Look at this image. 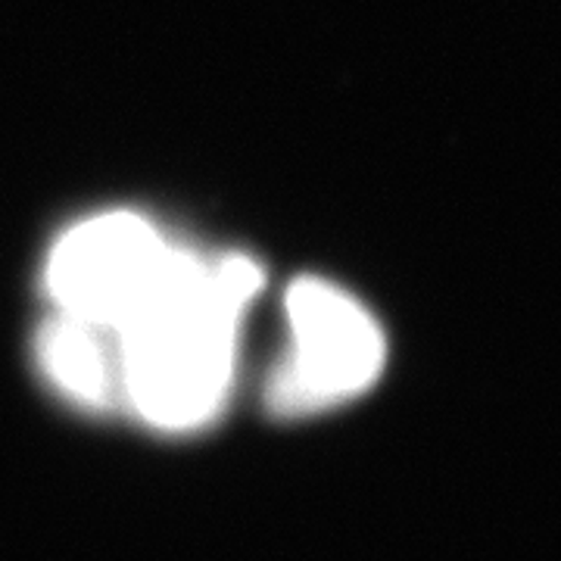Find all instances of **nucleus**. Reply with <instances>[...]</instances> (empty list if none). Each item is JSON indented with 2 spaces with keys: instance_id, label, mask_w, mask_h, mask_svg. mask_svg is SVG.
Listing matches in <instances>:
<instances>
[{
  "instance_id": "7ed1b4c3",
  "label": "nucleus",
  "mask_w": 561,
  "mask_h": 561,
  "mask_svg": "<svg viewBox=\"0 0 561 561\" xmlns=\"http://www.w3.org/2000/svg\"><path fill=\"white\" fill-rule=\"evenodd\" d=\"M172 243L138 213H101L62 234L44 280L57 312L119 331L153 294Z\"/></svg>"
},
{
  "instance_id": "f257e3e1",
  "label": "nucleus",
  "mask_w": 561,
  "mask_h": 561,
  "mask_svg": "<svg viewBox=\"0 0 561 561\" xmlns=\"http://www.w3.org/2000/svg\"><path fill=\"white\" fill-rule=\"evenodd\" d=\"M260 287L250 256L203 260L172 247L153 294L116 331L122 405L160 431L216 419L234 383L243 309Z\"/></svg>"
},
{
  "instance_id": "f03ea898",
  "label": "nucleus",
  "mask_w": 561,
  "mask_h": 561,
  "mask_svg": "<svg viewBox=\"0 0 561 561\" xmlns=\"http://www.w3.org/2000/svg\"><path fill=\"white\" fill-rule=\"evenodd\" d=\"M284 312L290 346L268 381V405L278 415L321 412L378 381L387 356L381 324L343 287L297 278L284 297Z\"/></svg>"
},
{
  "instance_id": "20e7f679",
  "label": "nucleus",
  "mask_w": 561,
  "mask_h": 561,
  "mask_svg": "<svg viewBox=\"0 0 561 561\" xmlns=\"http://www.w3.org/2000/svg\"><path fill=\"white\" fill-rule=\"evenodd\" d=\"M38 362L62 397L88 409L122 402L119 337L116 331L57 312L38 334Z\"/></svg>"
}]
</instances>
